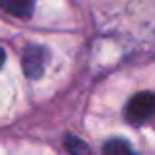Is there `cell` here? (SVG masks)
<instances>
[{
    "instance_id": "obj_1",
    "label": "cell",
    "mask_w": 155,
    "mask_h": 155,
    "mask_svg": "<svg viewBox=\"0 0 155 155\" xmlns=\"http://www.w3.org/2000/svg\"><path fill=\"white\" fill-rule=\"evenodd\" d=\"M151 116H155V94L149 91L137 92L130 98L126 106V118L132 124H143Z\"/></svg>"
},
{
    "instance_id": "obj_2",
    "label": "cell",
    "mask_w": 155,
    "mask_h": 155,
    "mask_svg": "<svg viewBox=\"0 0 155 155\" xmlns=\"http://www.w3.org/2000/svg\"><path fill=\"white\" fill-rule=\"evenodd\" d=\"M45 61H47V51L45 47H39V45H30L26 47L22 55V69L26 73V77L30 79H39L45 71Z\"/></svg>"
},
{
    "instance_id": "obj_3",
    "label": "cell",
    "mask_w": 155,
    "mask_h": 155,
    "mask_svg": "<svg viewBox=\"0 0 155 155\" xmlns=\"http://www.w3.org/2000/svg\"><path fill=\"white\" fill-rule=\"evenodd\" d=\"M0 6L16 18H30L34 14V0H0Z\"/></svg>"
},
{
    "instance_id": "obj_4",
    "label": "cell",
    "mask_w": 155,
    "mask_h": 155,
    "mask_svg": "<svg viewBox=\"0 0 155 155\" xmlns=\"http://www.w3.org/2000/svg\"><path fill=\"white\" fill-rule=\"evenodd\" d=\"M102 155H137V153L134 151V147L126 140L112 137L102 145Z\"/></svg>"
},
{
    "instance_id": "obj_5",
    "label": "cell",
    "mask_w": 155,
    "mask_h": 155,
    "mask_svg": "<svg viewBox=\"0 0 155 155\" xmlns=\"http://www.w3.org/2000/svg\"><path fill=\"white\" fill-rule=\"evenodd\" d=\"M65 145H67V149H69V153H71V155H92L91 153V147H88L83 140H79L77 136H67Z\"/></svg>"
},
{
    "instance_id": "obj_6",
    "label": "cell",
    "mask_w": 155,
    "mask_h": 155,
    "mask_svg": "<svg viewBox=\"0 0 155 155\" xmlns=\"http://www.w3.org/2000/svg\"><path fill=\"white\" fill-rule=\"evenodd\" d=\"M4 61H6V53H4V49H2V47H0V69H2Z\"/></svg>"
}]
</instances>
